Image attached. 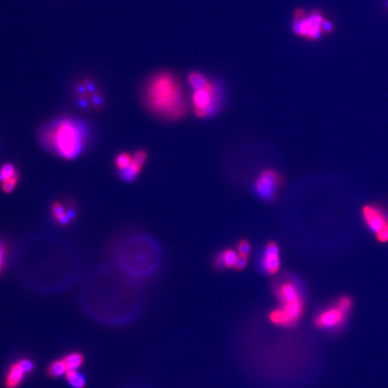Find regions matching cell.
<instances>
[{
	"label": "cell",
	"mask_w": 388,
	"mask_h": 388,
	"mask_svg": "<svg viewBox=\"0 0 388 388\" xmlns=\"http://www.w3.org/2000/svg\"><path fill=\"white\" fill-rule=\"evenodd\" d=\"M142 100L152 113L168 121H178L188 110L185 88L179 76L172 71L161 70L146 80Z\"/></svg>",
	"instance_id": "obj_1"
},
{
	"label": "cell",
	"mask_w": 388,
	"mask_h": 388,
	"mask_svg": "<svg viewBox=\"0 0 388 388\" xmlns=\"http://www.w3.org/2000/svg\"><path fill=\"white\" fill-rule=\"evenodd\" d=\"M38 139L45 150L65 160H73L87 148L89 128L78 118L62 116L41 128Z\"/></svg>",
	"instance_id": "obj_2"
},
{
	"label": "cell",
	"mask_w": 388,
	"mask_h": 388,
	"mask_svg": "<svg viewBox=\"0 0 388 388\" xmlns=\"http://www.w3.org/2000/svg\"><path fill=\"white\" fill-rule=\"evenodd\" d=\"M116 262L126 273L143 275L152 270L158 257L157 244L141 234H129L113 245Z\"/></svg>",
	"instance_id": "obj_3"
},
{
	"label": "cell",
	"mask_w": 388,
	"mask_h": 388,
	"mask_svg": "<svg viewBox=\"0 0 388 388\" xmlns=\"http://www.w3.org/2000/svg\"><path fill=\"white\" fill-rule=\"evenodd\" d=\"M188 83L192 89L191 104L195 114L202 119L215 115L223 103L221 86L199 71H192L188 75Z\"/></svg>",
	"instance_id": "obj_4"
},
{
	"label": "cell",
	"mask_w": 388,
	"mask_h": 388,
	"mask_svg": "<svg viewBox=\"0 0 388 388\" xmlns=\"http://www.w3.org/2000/svg\"><path fill=\"white\" fill-rule=\"evenodd\" d=\"M291 30L296 37L307 41H317L324 36L332 35L335 27L320 9L315 8L307 12L296 7L292 15Z\"/></svg>",
	"instance_id": "obj_5"
},
{
	"label": "cell",
	"mask_w": 388,
	"mask_h": 388,
	"mask_svg": "<svg viewBox=\"0 0 388 388\" xmlns=\"http://www.w3.org/2000/svg\"><path fill=\"white\" fill-rule=\"evenodd\" d=\"M362 219L379 243L388 242V211L377 204H368L363 207Z\"/></svg>",
	"instance_id": "obj_6"
},
{
	"label": "cell",
	"mask_w": 388,
	"mask_h": 388,
	"mask_svg": "<svg viewBox=\"0 0 388 388\" xmlns=\"http://www.w3.org/2000/svg\"><path fill=\"white\" fill-rule=\"evenodd\" d=\"M303 310V299L282 303L281 307L273 310L270 314V320L274 325L281 327H291L295 325L299 321V319L301 318Z\"/></svg>",
	"instance_id": "obj_7"
},
{
	"label": "cell",
	"mask_w": 388,
	"mask_h": 388,
	"mask_svg": "<svg viewBox=\"0 0 388 388\" xmlns=\"http://www.w3.org/2000/svg\"><path fill=\"white\" fill-rule=\"evenodd\" d=\"M281 184L280 175L273 170L263 171L256 180L255 189L258 196L263 201H272Z\"/></svg>",
	"instance_id": "obj_8"
},
{
	"label": "cell",
	"mask_w": 388,
	"mask_h": 388,
	"mask_svg": "<svg viewBox=\"0 0 388 388\" xmlns=\"http://www.w3.org/2000/svg\"><path fill=\"white\" fill-rule=\"evenodd\" d=\"M349 314L342 311L340 307L334 304L333 306L325 308L317 314L314 324L324 330H336L345 324Z\"/></svg>",
	"instance_id": "obj_9"
},
{
	"label": "cell",
	"mask_w": 388,
	"mask_h": 388,
	"mask_svg": "<svg viewBox=\"0 0 388 388\" xmlns=\"http://www.w3.org/2000/svg\"><path fill=\"white\" fill-rule=\"evenodd\" d=\"M261 267L263 271L270 275L278 273L280 267V259L277 243L274 242L267 243L264 255L261 260Z\"/></svg>",
	"instance_id": "obj_10"
},
{
	"label": "cell",
	"mask_w": 388,
	"mask_h": 388,
	"mask_svg": "<svg viewBox=\"0 0 388 388\" xmlns=\"http://www.w3.org/2000/svg\"><path fill=\"white\" fill-rule=\"evenodd\" d=\"M276 295L281 303L296 301L302 298L301 293L295 284L291 281H285L280 284L276 290Z\"/></svg>",
	"instance_id": "obj_11"
},
{
	"label": "cell",
	"mask_w": 388,
	"mask_h": 388,
	"mask_svg": "<svg viewBox=\"0 0 388 388\" xmlns=\"http://www.w3.org/2000/svg\"><path fill=\"white\" fill-rule=\"evenodd\" d=\"M24 371L21 369L20 365L18 364V361L13 363L8 370L6 372V377H5V388H18L21 384L23 383L24 377H25Z\"/></svg>",
	"instance_id": "obj_12"
},
{
	"label": "cell",
	"mask_w": 388,
	"mask_h": 388,
	"mask_svg": "<svg viewBox=\"0 0 388 388\" xmlns=\"http://www.w3.org/2000/svg\"><path fill=\"white\" fill-rule=\"evenodd\" d=\"M239 255L233 249L224 250L216 258V266L234 268L238 261Z\"/></svg>",
	"instance_id": "obj_13"
},
{
	"label": "cell",
	"mask_w": 388,
	"mask_h": 388,
	"mask_svg": "<svg viewBox=\"0 0 388 388\" xmlns=\"http://www.w3.org/2000/svg\"><path fill=\"white\" fill-rule=\"evenodd\" d=\"M52 214L55 221L58 222V224L61 226H68L70 223V219L67 214L66 211V206L59 202L53 203L52 205Z\"/></svg>",
	"instance_id": "obj_14"
},
{
	"label": "cell",
	"mask_w": 388,
	"mask_h": 388,
	"mask_svg": "<svg viewBox=\"0 0 388 388\" xmlns=\"http://www.w3.org/2000/svg\"><path fill=\"white\" fill-rule=\"evenodd\" d=\"M69 370H77L85 362V357L81 352H71L67 354L63 359Z\"/></svg>",
	"instance_id": "obj_15"
},
{
	"label": "cell",
	"mask_w": 388,
	"mask_h": 388,
	"mask_svg": "<svg viewBox=\"0 0 388 388\" xmlns=\"http://www.w3.org/2000/svg\"><path fill=\"white\" fill-rule=\"evenodd\" d=\"M141 169H142V166L132 160L131 164L126 169L120 171L118 173H119L121 179L129 183V182H133L134 180L138 178L139 174L141 172Z\"/></svg>",
	"instance_id": "obj_16"
},
{
	"label": "cell",
	"mask_w": 388,
	"mask_h": 388,
	"mask_svg": "<svg viewBox=\"0 0 388 388\" xmlns=\"http://www.w3.org/2000/svg\"><path fill=\"white\" fill-rule=\"evenodd\" d=\"M66 380L73 388H85L87 380L84 375L77 370H69L66 373Z\"/></svg>",
	"instance_id": "obj_17"
},
{
	"label": "cell",
	"mask_w": 388,
	"mask_h": 388,
	"mask_svg": "<svg viewBox=\"0 0 388 388\" xmlns=\"http://www.w3.org/2000/svg\"><path fill=\"white\" fill-rule=\"evenodd\" d=\"M68 372V368L65 364L63 359H57L51 363V365L48 367L47 374L50 377L56 378V377H61L63 375H66Z\"/></svg>",
	"instance_id": "obj_18"
},
{
	"label": "cell",
	"mask_w": 388,
	"mask_h": 388,
	"mask_svg": "<svg viewBox=\"0 0 388 388\" xmlns=\"http://www.w3.org/2000/svg\"><path fill=\"white\" fill-rule=\"evenodd\" d=\"M17 174H18V171L15 165L11 163L4 164L0 167V184L10 179Z\"/></svg>",
	"instance_id": "obj_19"
},
{
	"label": "cell",
	"mask_w": 388,
	"mask_h": 388,
	"mask_svg": "<svg viewBox=\"0 0 388 388\" xmlns=\"http://www.w3.org/2000/svg\"><path fill=\"white\" fill-rule=\"evenodd\" d=\"M131 162H132V156L127 152H122L117 155L114 164L118 172H120L126 169Z\"/></svg>",
	"instance_id": "obj_20"
},
{
	"label": "cell",
	"mask_w": 388,
	"mask_h": 388,
	"mask_svg": "<svg viewBox=\"0 0 388 388\" xmlns=\"http://www.w3.org/2000/svg\"><path fill=\"white\" fill-rule=\"evenodd\" d=\"M20 179V174L19 173L16 174L15 176H13L10 179L7 180L6 182L1 184V189L3 192H5L6 194H9L14 191L16 189V187L18 185V181Z\"/></svg>",
	"instance_id": "obj_21"
},
{
	"label": "cell",
	"mask_w": 388,
	"mask_h": 388,
	"mask_svg": "<svg viewBox=\"0 0 388 388\" xmlns=\"http://www.w3.org/2000/svg\"><path fill=\"white\" fill-rule=\"evenodd\" d=\"M18 364L21 367V369L24 371L25 374H31L33 373L35 370V362L30 359H26V358H23L20 359L18 361Z\"/></svg>",
	"instance_id": "obj_22"
},
{
	"label": "cell",
	"mask_w": 388,
	"mask_h": 388,
	"mask_svg": "<svg viewBox=\"0 0 388 388\" xmlns=\"http://www.w3.org/2000/svg\"><path fill=\"white\" fill-rule=\"evenodd\" d=\"M238 252L239 256L248 257L251 252V243L247 240H241L238 244Z\"/></svg>",
	"instance_id": "obj_23"
},
{
	"label": "cell",
	"mask_w": 388,
	"mask_h": 388,
	"mask_svg": "<svg viewBox=\"0 0 388 388\" xmlns=\"http://www.w3.org/2000/svg\"><path fill=\"white\" fill-rule=\"evenodd\" d=\"M147 159H148V153L145 150L136 151L134 155H132V160L134 162L137 163L142 167L144 166Z\"/></svg>",
	"instance_id": "obj_24"
},
{
	"label": "cell",
	"mask_w": 388,
	"mask_h": 388,
	"mask_svg": "<svg viewBox=\"0 0 388 388\" xmlns=\"http://www.w3.org/2000/svg\"><path fill=\"white\" fill-rule=\"evenodd\" d=\"M6 253H7L6 244L2 240H0V273L2 272L3 267H4V264H5Z\"/></svg>",
	"instance_id": "obj_25"
},
{
	"label": "cell",
	"mask_w": 388,
	"mask_h": 388,
	"mask_svg": "<svg viewBox=\"0 0 388 388\" xmlns=\"http://www.w3.org/2000/svg\"><path fill=\"white\" fill-rule=\"evenodd\" d=\"M247 261H248V259H247V257H243V256H239L238 257V261L236 262V265H235V269L236 270H238V271H241V270H243L245 268V266L247 265Z\"/></svg>",
	"instance_id": "obj_26"
}]
</instances>
